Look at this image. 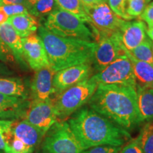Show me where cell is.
<instances>
[{"instance_id":"16","label":"cell","mask_w":153,"mask_h":153,"mask_svg":"<svg viewBox=\"0 0 153 153\" xmlns=\"http://www.w3.org/2000/svg\"><path fill=\"white\" fill-rule=\"evenodd\" d=\"M11 130L15 136L33 149L41 143L45 135L43 131L24 119L14 120Z\"/></svg>"},{"instance_id":"37","label":"cell","mask_w":153,"mask_h":153,"mask_svg":"<svg viewBox=\"0 0 153 153\" xmlns=\"http://www.w3.org/2000/svg\"><path fill=\"white\" fill-rule=\"evenodd\" d=\"M9 16L4 11L2 7H0V25L4 24L8 21Z\"/></svg>"},{"instance_id":"44","label":"cell","mask_w":153,"mask_h":153,"mask_svg":"<svg viewBox=\"0 0 153 153\" xmlns=\"http://www.w3.org/2000/svg\"><path fill=\"white\" fill-rule=\"evenodd\" d=\"M105 1H106H106H108V0H105Z\"/></svg>"},{"instance_id":"15","label":"cell","mask_w":153,"mask_h":153,"mask_svg":"<svg viewBox=\"0 0 153 153\" xmlns=\"http://www.w3.org/2000/svg\"><path fill=\"white\" fill-rule=\"evenodd\" d=\"M28 105L26 99L0 93V119L15 120L24 118Z\"/></svg>"},{"instance_id":"41","label":"cell","mask_w":153,"mask_h":153,"mask_svg":"<svg viewBox=\"0 0 153 153\" xmlns=\"http://www.w3.org/2000/svg\"><path fill=\"white\" fill-rule=\"evenodd\" d=\"M95 2L96 4H100L102 2H106V1L105 0H95Z\"/></svg>"},{"instance_id":"4","label":"cell","mask_w":153,"mask_h":153,"mask_svg":"<svg viewBox=\"0 0 153 153\" xmlns=\"http://www.w3.org/2000/svg\"><path fill=\"white\" fill-rule=\"evenodd\" d=\"M97 87L98 85L90 78L57 93L56 97L51 100L57 118H65L82 108L88 103Z\"/></svg>"},{"instance_id":"23","label":"cell","mask_w":153,"mask_h":153,"mask_svg":"<svg viewBox=\"0 0 153 153\" xmlns=\"http://www.w3.org/2000/svg\"><path fill=\"white\" fill-rule=\"evenodd\" d=\"M128 53L135 60L153 64V42L148 38Z\"/></svg>"},{"instance_id":"39","label":"cell","mask_w":153,"mask_h":153,"mask_svg":"<svg viewBox=\"0 0 153 153\" xmlns=\"http://www.w3.org/2000/svg\"><path fill=\"white\" fill-rule=\"evenodd\" d=\"M146 34L148 36V37L150 38L151 41L153 42V27L147 29Z\"/></svg>"},{"instance_id":"43","label":"cell","mask_w":153,"mask_h":153,"mask_svg":"<svg viewBox=\"0 0 153 153\" xmlns=\"http://www.w3.org/2000/svg\"><path fill=\"white\" fill-rule=\"evenodd\" d=\"M37 153H45L44 152H43V151H42V152H37Z\"/></svg>"},{"instance_id":"42","label":"cell","mask_w":153,"mask_h":153,"mask_svg":"<svg viewBox=\"0 0 153 153\" xmlns=\"http://www.w3.org/2000/svg\"><path fill=\"white\" fill-rule=\"evenodd\" d=\"M3 4H4V3H3L2 0H0V7H2Z\"/></svg>"},{"instance_id":"3","label":"cell","mask_w":153,"mask_h":153,"mask_svg":"<svg viewBox=\"0 0 153 153\" xmlns=\"http://www.w3.org/2000/svg\"><path fill=\"white\" fill-rule=\"evenodd\" d=\"M38 29V35L43 44L50 66L55 72L69 67L91 62L97 43L60 37L43 26H40Z\"/></svg>"},{"instance_id":"26","label":"cell","mask_w":153,"mask_h":153,"mask_svg":"<svg viewBox=\"0 0 153 153\" xmlns=\"http://www.w3.org/2000/svg\"><path fill=\"white\" fill-rule=\"evenodd\" d=\"M14 120L0 119V150L5 153L12 152L9 146V140L12 134V124Z\"/></svg>"},{"instance_id":"19","label":"cell","mask_w":153,"mask_h":153,"mask_svg":"<svg viewBox=\"0 0 153 153\" xmlns=\"http://www.w3.org/2000/svg\"><path fill=\"white\" fill-rule=\"evenodd\" d=\"M137 107L142 122L153 121V89L136 86Z\"/></svg>"},{"instance_id":"35","label":"cell","mask_w":153,"mask_h":153,"mask_svg":"<svg viewBox=\"0 0 153 153\" xmlns=\"http://www.w3.org/2000/svg\"><path fill=\"white\" fill-rule=\"evenodd\" d=\"M13 74L12 71H11L7 66L2 62H0V75H7L9 76Z\"/></svg>"},{"instance_id":"18","label":"cell","mask_w":153,"mask_h":153,"mask_svg":"<svg viewBox=\"0 0 153 153\" xmlns=\"http://www.w3.org/2000/svg\"><path fill=\"white\" fill-rule=\"evenodd\" d=\"M126 54L131 61L137 86L153 89V64L135 60L126 50Z\"/></svg>"},{"instance_id":"38","label":"cell","mask_w":153,"mask_h":153,"mask_svg":"<svg viewBox=\"0 0 153 153\" xmlns=\"http://www.w3.org/2000/svg\"><path fill=\"white\" fill-rule=\"evenodd\" d=\"M85 7H91L96 4L95 0H80Z\"/></svg>"},{"instance_id":"13","label":"cell","mask_w":153,"mask_h":153,"mask_svg":"<svg viewBox=\"0 0 153 153\" xmlns=\"http://www.w3.org/2000/svg\"><path fill=\"white\" fill-rule=\"evenodd\" d=\"M55 72L51 66L36 70L31 83V93L33 100L45 101L54 94L53 87V76Z\"/></svg>"},{"instance_id":"32","label":"cell","mask_w":153,"mask_h":153,"mask_svg":"<svg viewBox=\"0 0 153 153\" xmlns=\"http://www.w3.org/2000/svg\"><path fill=\"white\" fill-rule=\"evenodd\" d=\"M120 153H143L138 140L131 139L120 151Z\"/></svg>"},{"instance_id":"22","label":"cell","mask_w":153,"mask_h":153,"mask_svg":"<svg viewBox=\"0 0 153 153\" xmlns=\"http://www.w3.org/2000/svg\"><path fill=\"white\" fill-rule=\"evenodd\" d=\"M59 8L68 11L79 18L84 22L91 23L89 16L85 11V7L80 0H55Z\"/></svg>"},{"instance_id":"21","label":"cell","mask_w":153,"mask_h":153,"mask_svg":"<svg viewBox=\"0 0 153 153\" xmlns=\"http://www.w3.org/2000/svg\"><path fill=\"white\" fill-rule=\"evenodd\" d=\"M0 93L24 99L27 97L24 82L16 77H0Z\"/></svg>"},{"instance_id":"33","label":"cell","mask_w":153,"mask_h":153,"mask_svg":"<svg viewBox=\"0 0 153 153\" xmlns=\"http://www.w3.org/2000/svg\"><path fill=\"white\" fill-rule=\"evenodd\" d=\"M0 60L4 62H12L14 61V57L6 44L0 38Z\"/></svg>"},{"instance_id":"28","label":"cell","mask_w":153,"mask_h":153,"mask_svg":"<svg viewBox=\"0 0 153 153\" xmlns=\"http://www.w3.org/2000/svg\"><path fill=\"white\" fill-rule=\"evenodd\" d=\"M127 1L128 0H108L107 1L111 10L120 18L124 20H131L133 19L129 16L126 12Z\"/></svg>"},{"instance_id":"7","label":"cell","mask_w":153,"mask_h":153,"mask_svg":"<svg viewBox=\"0 0 153 153\" xmlns=\"http://www.w3.org/2000/svg\"><path fill=\"white\" fill-rule=\"evenodd\" d=\"M91 79L98 85H123L135 89L137 86L131 61L126 54L120 56Z\"/></svg>"},{"instance_id":"6","label":"cell","mask_w":153,"mask_h":153,"mask_svg":"<svg viewBox=\"0 0 153 153\" xmlns=\"http://www.w3.org/2000/svg\"><path fill=\"white\" fill-rule=\"evenodd\" d=\"M43 137L42 151L45 153H82L83 151L68 122L57 120Z\"/></svg>"},{"instance_id":"12","label":"cell","mask_w":153,"mask_h":153,"mask_svg":"<svg viewBox=\"0 0 153 153\" xmlns=\"http://www.w3.org/2000/svg\"><path fill=\"white\" fill-rule=\"evenodd\" d=\"M23 55L30 68L36 70L50 66L46 52L38 35L33 33L22 38Z\"/></svg>"},{"instance_id":"30","label":"cell","mask_w":153,"mask_h":153,"mask_svg":"<svg viewBox=\"0 0 153 153\" xmlns=\"http://www.w3.org/2000/svg\"><path fill=\"white\" fill-rule=\"evenodd\" d=\"M4 11L8 16H14L19 14H29L27 7L24 4H4L2 6Z\"/></svg>"},{"instance_id":"40","label":"cell","mask_w":153,"mask_h":153,"mask_svg":"<svg viewBox=\"0 0 153 153\" xmlns=\"http://www.w3.org/2000/svg\"><path fill=\"white\" fill-rule=\"evenodd\" d=\"M36 1H38V0H26V7H27V9H29L33 4L36 3Z\"/></svg>"},{"instance_id":"24","label":"cell","mask_w":153,"mask_h":153,"mask_svg":"<svg viewBox=\"0 0 153 153\" xmlns=\"http://www.w3.org/2000/svg\"><path fill=\"white\" fill-rule=\"evenodd\" d=\"M137 138L143 153H153V121L143 126Z\"/></svg>"},{"instance_id":"27","label":"cell","mask_w":153,"mask_h":153,"mask_svg":"<svg viewBox=\"0 0 153 153\" xmlns=\"http://www.w3.org/2000/svg\"><path fill=\"white\" fill-rule=\"evenodd\" d=\"M151 0H128L126 12L132 19L140 16Z\"/></svg>"},{"instance_id":"45","label":"cell","mask_w":153,"mask_h":153,"mask_svg":"<svg viewBox=\"0 0 153 153\" xmlns=\"http://www.w3.org/2000/svg\"><path fill=\"white\" fill-rule=\"evenodd\" d=\"M11 153H16V152H11Z\"/></svg>"},{"instance_id":"1","label":"cell","mask_w":153,"mask_h":153,"mask_svg":"<svg viewBox=\"0 0 153 153\" xmlns=\"http://www.w3.org/2000/svg\"><path fill=\"white\" fill-rule=\"evenodd\" d=\"M88 104L91 109L127 131L143 123L135 88L116 85H98Z\"/></svg>"},{"instance_id":"8","label":"cell","mask_w":153,"mask_h":153,"mask_svg":"<svg viewBox=\"0 0 153 153\" xmlns=\"http://www.w3.org/2000/svg\"><path fill=\"white\" fill-rule=\"evenodd\" d=\"M85 7L86 12L90 18V24L97 40L101 35L118 33L126 22V20L115 14L106 2Z\"/></svg>"},{"instance_id":"2","label":"cell","mask_w":153,"mask_h":153,"mask_svg":"<svg viewBox=\"0 0 153 153\" xmlns=\"http://www.w3.org/2000/svg\"><path fill=\"white\" fill-rule=\"evenodd\" d=\"M68 123L83 151L102 145L120 147L131 140L128 131L89 107L74 112Z\"/></svg>"},{"instance_id":"25","label":"cell","mask_w":153,"mask_h":153,"mask_svg":"<svg viewBox=\"0 0 153 153\" xmlns=\"http://www.w3.org/2000/svg\"><path fill=\"white\" fill-rule=\"evenodd\" d=\"M57 4L55 0H38L28 9V13L35 17H43L51 14Z\"/></svg>"},{"instance_id":"5","label":"cell","mask_w":153,"mask_h":153,"mask_svg":"<svg viewBox=\"0 0 153 153\" xmlns=\"http://www.w3.org/2000/svg\"><path fill=\"white\" fill-rule=\"evenodd\" d=\"M43 26L51 33L60 37L88 41L96 38L93 31H91L85 22L60 8L55 9L48 14Z\"/></svg>"},{"instance_id":"34","label":"cell","mask_w":153,"mask_h":153,"mask_svg":"<svg viewBox=\"0 0 153 153\" xmlns=\"http://www.w3.org/2000/svg\"><path fill=\"white\" fill-rule=\"evenodd\" d=\"M140 18L147 23L149 28L153 27V1L147 6Z\"/></svg>"},{"instance_id":"17","label":"cell","mask_w":153,"mask_h":153,"mask_svg":"<svg viewBox=\"0 0 153 153\" xmlns=\"http://www.w3.org/2000/svg\"><path fill=\"white\" fill-rule=\"evenodd\" d=\"M0 38L10 50L17 62L22 65H25L22 38L15 31L9 21L0 25Z\"/></svg>"},{"instance_id":"20","label":"cell","mask_w":153,"mask_h":153,"mask_svg":"<svg viewBox=\"0 0 153 153\" xmlns=\"http://www.w3.org/2000/svg\"><path fill=\"white\" fill-rule=\"evenodd\" d=\"M8 21L17 34L22 38L35 33L40 26L36 17L30 14L16 15L9 18Z\"/></svg>"},{"instance_id":"31","label":"cell","mask_w":153,"mask_h":153,"mask_svg":"<svg viewBox=\"0 0 153 153\" xmlns=\"http://www.w3.org/2000/svg\"><path fill=\"white\" fill-rule=\"evenodd\" d=\"M120 147L102 145L91 148L82 151V153H120Z\"/></svg>"},{"instance_id":"14","label":"cell","mask_w":153,"mask_h":153,"mask_svg":"<svg viewBox=\"0 0 153 153\" xmlns=\"http://www.w3.org/2000/svg\"><path fill=\"white\" fill-rule=\"evenodd\" d=\"M146 30L143 21L126 22L118 31L120 44L126 51H132L146 39Z\"/></svg>"},{"instance_id":"10","label":"cell","mask_w":153,"mask_h":153,"mask_svg":"<svg viewBox=\"0 0 153 153\" xmlns=\"http://www.w3.org/2000/svg\"><path fill=\"white\" fill-rule=\"evenodd\" d=\"M24 118L45 134L57 120L56 111L51 99L45 101L33 100L28 103Z\"/></svg>"},{"instance_id":"11","label":"cell","mask_w":153,"mask_h":153,"mask_svg":"<svg viewBox=\"0 0 153 153\" xmlns=\"http://www.w3.org/2000/svg\"><path fill=\"white\" fill-rule=\"evenodd\" d=\"M91 74V62L82 63L59 70L53 76L54 93L60 92L83 80L89 79Z\"/></svg>"},{"instance_id":"36","label":"cell","mask_w":153,"mask_h":153,"mask_svg":"<svg viewBox=\"0 0 153 153\" xmlns=\"http://www.w3.org/2000/svg\"><path fill=\"white\" fill-rule=\"evenodd\" d=\"M4 4H24L26 7V0H2Z\"/></svg>"},{"instance_id":"9","label":"cell","mask_w":153,"mask_h":153,"mask_svg":"<svg viewBox=\"0 0 153 153\" xmlns=\"http://www.w3.org/2000/svg\"><path fill=\"white\" fill-rule=\"evenodd\" d=\"M125 54L126 50L120 44L118 32L110 35H101L99 36L98 43H97L91 62L95 70L100 72Z\"/></svg>"},{"instance_id":"29","label":"cell","mask_w":153,"mask_h":153,"mask_svg":"<svg viewBox=\"0 0 153 153\" xmlns=\"http://www.w3.org/2000/svg\"><path fill=\"white\" fill-rule=\"evenodd\" d=\"M9 146L13 152L16 153H32L34 149L22 142L20 139L15 136L14 133L11 134L9 140Z\"/></svg>"}]
</instances>
